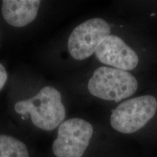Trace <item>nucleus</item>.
I'll return each instance as SVG.
<instances>
[{
    "instance_id": "nucleus-1",
    "label": "nucleus",
    "mask_w": 157,
    "mask_h": 157,
    "mask_svg": "<svg viewBox=\"0 0 157 157\" xmlns=\"http://www.w3.org/2000/svg\"><path fill=\"white\" fill-rule=\"evenodd\" d=\"M15 111L19 114L29 113L35 126L47 131L56 129L66 117L61 95L50 86L43 87L30 99L17 102Z\"/></svg>"
},
{
    "instance_id": "nucleus-2",
    "label": "nucleus",
    "mask_w": 157,
    "mask_h": 157,
    "mask_svg": "<svg viewBox=\"0 0 157 157\" xmlns=\"http://www.w3.org/2000/svg\"><path fill=\"white\" fill-rule=\"evenodd\" d=\"M137 87V79L128 71L105 66L95 71L87 84L93 96L115 102L132 96Z\"/></svg>"
},
{
    "instance_id": "nucleus-3",
    "label": "nucleus",
    "mask_w": 157,
    "mask_h": 157,
    "mask_svg": "<svg viewBox=\"0 0 157 157\" xmlns=\"http://www.w3.org/2000/svg\"><path fill=\"white\" fill-rule=\"evenodd\" d=\"M156 110L157 101L154 96L143 95L132 98L119 104L113 111L111 124L121 133H134L154 117Z\"/></svg>"
},
{
    "instance_id": "nucleus-4",
    "label": "nucleus",
    "mask_w": 157,
    "mask_h": 157,
    "mask_svg": "<svg viewBox=\"0 0 157 157\" xmlns=\"http://www.w3.org/2000/svg\"><path fill=\"white\" fill-rule=\"evenodd\" d=\"M93 134V127L88 121L78 118L68 119L58 127L52 151L57 157H82Z\"/></svg>"
},
{
    "instance_id": "nucleus-5",
    "label": "nucleus",
    "mask_w": 157,
    "mask_h": 157,
    "mask_svg": "<svg viewBox=\"0 0 157 157\" xmlns=\"http://www.w3.org/2000/svg\"><path fill=\"white\" fill-rule=\"evenodd\" d=\"M110 34L111 27L105 20H87L76 26L69 36V53L76 60L87 59L95 52L99 45Z\"/></svg>"
},
{
    "instance_id": "nucleus-6",
    "label": "nucleus",
    "mask_w": 157,
    "mask_h": 157,
    "mask_svg": "<svg viewBox=\"0 0 157 157\" xmlns=\"http://www.w3.org/2000/svg\"><path fill=\"white\" fill-rule=\"evenodd\" d=\"M95 56L102 63L126 71L135 68L139 61L134 50L119 36L112 34L105 37L99 45Z\"/></svg>"
},
{
    "instance_id": "nucleus-7",
    "label": "nucleus",
    "mask_w": 157,
    "mask_h": 157,
    "mask_svg": "<svg viewBox=\"0 0 157 157\" xmlns=\"http://www.w3.org/2000/svg\"><path fill=\"white\" fill-rule=\"evenodd\" d=\"M39 0H5L2 12L5 21L14 27H23L34 21L38 13Z\"/></svg>"
},
{
    "instance_id": "nucleus-8",
    "label": "nucleus",
    "mask_w": 157,
    "mask_h": 157,
    "mask_svg": "<svg viewBox=\"0 0 157 157\" xmlns=\"http://www.w3.org/2000/svg\"><path fill=\"white\" fill-rule=\"evenodd\" d=\"M0 157H29L26 146L9 135H0Z\"/></svg>"
},
{
    "instance_id": "nucleus-9",
    "label": "nucleus",
    "mask_w": 157,
    "mask_h": 157,
    "mask_svg": "<svg viewBox=\"0 0 157 157\" xmlns=\"http://www.w3.org/2000/svg\"><path fill=\"white\" fill-rule=\"evenodd\" d=\"M7 78V74L6 72L5 68L2 64L0 63V90L2 89L6 83Z\"/></svg>"
}]
</instances>
